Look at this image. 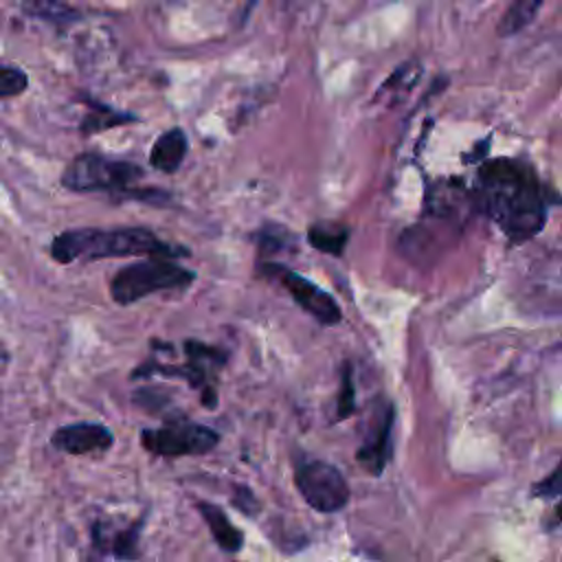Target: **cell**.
I'll list each match as a JSON object with an SVG mask.
<instances>
[{"label": "cell", "mask_w": 562, "mask_h": 562, "mask_svg": "<svg viewBox=\"0 0 562 562\" xmlns=\"http://www.w3.org/2000/svg\"><path fill=\"white\" fill-rule=\"evenodd\" d=\"M474 202L505 237L518 244L542 231L549 187L522 158H490L476 171Z\"/></svg>", "instance_id": "6da1fadb"}, {"label": "cell", "mask_w": 562, "mask_h": 562, "mask_svg": "<svg viewBox=\"0 0 562 562\" xmlns=\"http://www.w3.org/2000/svg\"><path fill=\"white\" fill-rule=\"evenodd\" d=\"M180 257L184 248L171 246L158 239L149 228L143 226H119V228H70L59 233L50 241V257L59 263L94 261L108 257Z\"/></svg>", "instance_id": "7a4b0ae2"}, {"label": "cell", "mask_w": 562, "mask_h": 562, "mask_svg": "<svg viewBox=\"0 0 562 562\" xmlns=\"http://www.w3.org/2000/svg\"><path fill=\"white\" fill-rule=\"evenodd\" d=\"M143 178V167L132 160L103 156L97 151L77 154L61 171V187L75 193H127Z\"/></svg>", "instance_id": "3957f363"}, {"label": "cell", "mask_w": 562, "mask_h": 562, "mask_svg": "<svg viewBox=\"0 0 562 562\" xmlns=\"http://www.w3.org/2000/svg\"><path fill=\"white\" fill-rule=\"evenodd\" d=\"M195 274L171 257H147L121 268L110 281V294L119 305H130L158 290H182L191 285Z\"/></svg>", "instance_id": "277c9868"}, {"label": "cell", "mask_w": 562, "mask_h": 562, "mask_svg": "<svg viewBox=\"0 0 562 562\" xmlns=\"http://www.w3.org/2000/svg\"><path fill=\"white\" fill-rule=\"evenodd\" d=\"M143 446L160 457H182V454H204L211 452L220 435L202 424L187 419H171L158 428H145L140 432Z\"/></svg>", "instance_id": "5b68a950"}, {"label": "cell", "mask_w": 562, "mask_h": 562, "mask_svg": "<svg viewBox=\"0 0 562 562\" xmlns=\"http://www.w3.org/2000/svg\"><path fill=\"white\" fill-rule=\"evenodd\" d=\"M296 490L310 507L323 514L338 512L349 501V485L340 470L327 461H305L294 472Z\"/></svg>", "instance_id": "8992f818"}, {"label": "cell", "mask_w": 562, "mask_h": 562, "mask_svg": "<svg viewBox=\"0 0 562 562\" xmlns=\"http://www.w3.org/2000/svg\"><path fill=\"white\" fill-rule=\"evenodd\" d=\"M268 277H274L279 283H283V288L288 290V294L316 321H321L323 325H336L342 314L338 303L334 301V296L329 292H325L323 288H318L316 283H312L310 279L288 270L285 266L279 263H266L261 268Z\"/></svg>", "instance_id": "52a82bcc"}, {"label": "cell", "mask_w": 562, "mask_h": 562, "mask_svg": "<svg viewBox=\"0 0 562 562\" xmlns=\"http://www.w3.org/2000/svg\"><path fill=\"white\" fill-rule=\"evenodd\" d=\"M114 437L108 426L92 424V422H79L61 426L53 432L50 443L68 454H88V452H103L112 446Z\"/></svg>", "instance_id": "ba28073f"}, {"label": "cell", "mask_w": 562, "mask_h": 562, "mask_svg": "<svg viewBox=\"0 0 562 562\" xmlns=\"http://www.w3.org/2000/svg\"><path fill=\"white\" fill-rule=\"evenodd\" d=\"M393 406L386 404L375 428L367 435L364 443L358 450V461L371 472V474H380L389 461L391 454V430H393Z\"/></svg>", "instance_id": "9c48e42d"}, {"label": "cell", "mask_w": 562, "mask_h": 562, "mask_svg": "<svg viewBox=\"0 0 562 562\" xmlns=\"http://www.w3.org/2000/svg\"><path fill=\"white\" fill-rule=\"evenodd\" d=\"M187 136L180 127H171L167 132H162L151 149H149V162L151 167H156L158 171L165 173H173L176 169H180L184 154H187Z\"/></svg>", "instance_id": "30bf717a"}, {"label": "cell", "mask_w": 562, "mask_h": 562, "mask_svg": "<svg viewBox=\"0 0 562 562\" xmlns=\"http://www.w3.org/2000/svg\"><path fill=\"white\" fill-rule=\"evenodd\" d=\"M206 527L211 529V536L215 538V542L220 544V549L228 551V553H237L244 544V536L241 531L228 520V516L224 514L222 507L213 505V503H200L198 505Z\"/></svg>", "instance_id": "8fae6325"}, {"label": "cell", "mask_w": 562, "mask_h": 562, "mask_svg": "<svg viewBox=\"0 0 562 562\" xmlns=\"http://www.w3.org/2000/svg\"><path fill=\"white\" fill-rule=\"evenodd\" d=\"M143 520L125 527L123 531H116L112 536H105L103 531H99L97 527L92 529V540L94 547L101 551H110V555L119 558V560H132L138 555V533H140Z\"/></svg>", "instance_id": "7c38bea8"}, {"label": "cell", "mask_w": 562, "mask_h": 562, "mask_svg": "<svg viewBox=\"0 0 562 562\" xmlns=\"http://www.w3.org/2000/svg\"><path fill=\"white\" fill-rule=\"evenodd\" d=\"M22 11L31 18L50 22L55 26H68L81 18V13L64 0H24Z\"/></svg>", "instance_id": "4fadbf2b"}, {"label": "cell", "mask_w": 562, "mask_h": 562, "mask_svg": "<svg viewBox=\"0 0 562 562\" xmlns=\"http://www.w3.org/2000/svg\"><path fill=\"white\" fill-rule=\"evenodd\" d=\"M349 228L334 222H316L307 228V241L327 255H340L347 246Z\"/></svg>", "instance_id": "5bb4252c"}, {"label": "cell", "mask_w": 562, "mask_h": 562, "mask_svg": "<svg viewBox=\"0 0 562 562\" xmlns=\"http://www.w3.org/2000/svg\"><path fill=\"white\" fill-rule=\"evenodd\" d=\"M544 0H514L512 7L503 13L501 22H498V35L501 37H512L518 31H522L525 26H529L536 18V13L540 11Z\"/></svg>", "instance_id": "9a60e30c"}, {"label": "cell", "mask_w": 562, "mask_h": 562, "mask_svg": "<svg viewBox=\"0 0 562 562\" xmlns=\"http://www.w3.org/2000/svg\"><path fill=\"white\" fill-rule=\"evenodd\" d=\"M136 116L127 114V112H119L105 103H90V112L86 114V119L81 121V134H94L114 125H123V123H134Z\"/></svg>", "instance_id": "2e32d148"}, {"label": "cell", "mask_w": 562, "mask_h": 562, "mask_svg": "<svg viewBox=\"0 0 562 562\" xmlns=\"http://www.w3.org/2000/svg\"><path fill=\"white\" fill-rule=\"evenodd\" d=\"M29 88V75L13 64H0V99L20 97Z\"/></svg>", "instance_id": "e0dca14e"}, {"label": "cell", "mask_w": 562, "mask_h": 562, "mask_svg": "<svg viewBox=\"0 0 562 562\" xmlns=\"http://www.w3.org/2000/svg\"><path fill=\"white\" fill-rule=\"evenodd\" d=\"M353 378H351V367L345 364L342 369V382H340V391H338V404H336V419H345L353 413Z\"/></svg>", "instance_id": "ac0fdd59"}, {"label": "cell", "mask_w": 562, "mask_h": 562, "mask_svg": "<svg viewBox=\"0 0 562 562\" xmlns=\"http://www.w3.org/2000/svg\"><path fill=\"white\" fill-rule=\"evenodd\" d=\"M533 496H544V498H558L560 496V483H558V468L549 474L547 481H540L533 487Z\"/></svg>", "instance_id": "d6986e66"}]
</instances>
